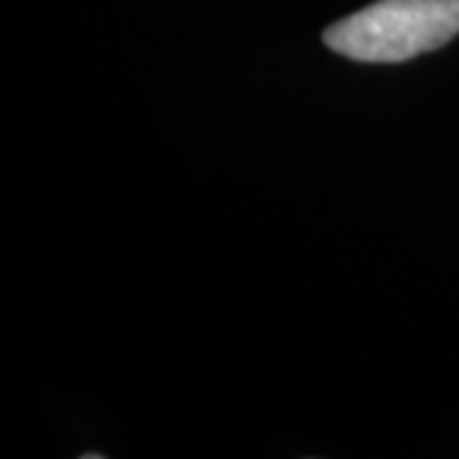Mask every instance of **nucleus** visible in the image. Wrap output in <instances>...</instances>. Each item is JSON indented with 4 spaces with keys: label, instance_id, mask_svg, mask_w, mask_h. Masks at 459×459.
<instances>
[{
    "label": "nucleus",
    "instance_id": "nucleus-1",
    "mask_svg": "<svg viewBox=\"0 0 459 459\" xmlns=\"http://www.w3.org/2000/svg\"><path fill=\"white\" fill-rule=\"evenodd\" d=\"M459 36V0H379L325 30V45L358 63H406Z\"/></svg>",
    "mask_w": 459,
    "mask_h": 459
}]
</instances>
